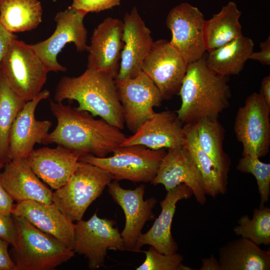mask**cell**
I'll return each mask as SVG.
<instances>
[{
	"label": "cell",
	"mask_w": 270,
	"mask_h": 270,
	"mask_svg": "<svg viewBox=\"0 0 270 270\" xmlns=\"http://www.w3.org/2000/svg\"><path fill=\"white\" fill-rule=\"evenodd\" d=\"M194 124L198 143L218 168L228 176L230 162L224 152V130L217 119L202 118Z\"/></svg>",
	"instance_id": "29"
},
{
	"label": "cell",
	"mask_w": 270,
	"mask_h": 270,
	"mask_svg": "<svg viewBox=\"0 0 270 270\" xmlns=\"http://www.w3.org/2000/svg\"><path fill=\"white\" fill-rule=\"evenodd\" d=\"M184 144L183 124L176 112L164 111L146 120L120 146L142 145L152 150L174 148Z\"/></svg>",
	"instance_id": "19"
},
{
	"label": "cell",
	"mask_w": 270,
	"mask_h": 270,
	"mask_svg": "<svg viewBox=\"0 0 270 270\" xmlns=\"http://www.w3.org/2000/svg\"><path fill=\"white\" fill-rule=\"evenodd\" d=\"M150 184H162L167 192L185 184L191 189L198 203L204 205L206 201L202 176L184 146L168 149Z\"/></svg>",
	"instance_id": "17"
},
{
	"label": "cell",
	"mask_w": 270,
	"mask_h": 270,
	"mask_svg": "<svg viewBox=\"0 0 270 270\" xmlns=\"http://www.w3.org/2000/svg\"><path fill=\"white\" fill-rule=\"evenodd\" d=\"M4 164L0 162V169L4 167Z\"/></svg>",
	"instance_id": "42"
},
{
	"label": "cell",
	"mask_w": 270,
	"mask_h": 270,
	"mask_svg": "<svg viewBox=\"0 0 270 270\" xmlns=\"http://www.w3.org/2000/svg\"><path fill=\"white\" fill-rule=\"evenodd\" d=\"M144 253L146 258L136 270H193L182 263L184 257L177 252L172 254L161 253L150 246Z\"/></svg>",
	"instance_id": "33"
},
{
	"label": "cell",
	"mask_w": 270,
	"mask_h": 270,
	"mask_svg": "<svg viewBox=\"0 0 270 270\" xmlns=\"http://www.w3.org/2000/svg\"><path fill=\"white\" fill-rule=\"evenodd\" d=\"M0 178L6 191L17 202L30 200L53 203V192L34 173L26 158L6 163Z\"/></svg>",
	"instance_id": "22"
},
{
	"label": "cell",
	"mask_w": 270,
	"mask_h": 270,
	"mask_svg": "<svg viewBox=\"0 0 270 270\" xmlns=\"http://www.w3.org/2000/svg\"><path fill=\"white\" fill-rule=\"evenodd\" d=\"M75 100L79 110L98 116L121 130L124 122L116 80L104 72L87 69L77 77L64 76L59 81L54 100Z\"/></svg>",
	"instance_id": "3"
},
{
	"label": "cell",
	"mask_w": 270,
	"mask_h": 270,
	"mask_svg": "<svg viewBox=\"0 0 270 270\" xmlns=\"http://www.w3.org/2000/svg\"><path fill=\"white\" fill-rule=\"evenodd\" d=\"M188 64L169 41L160 39L154 42L142 70L154 82L164 100H168L178 94Z\"/></svg>",
	"instance_id": "13"
},
{
	"label": "cell",
	"mask_w": 270,
	"mask_h": 270,
	"mask_svg": "<svg viewBox=\"0 0 270 270\" xmlns=\"http://www.w3.org/2000/svg\"><path fill=\"white\" fill-rule=\"evenodd\" d=\"M202 264L200 270H221L218 260L213 254L208 258L202 259Z\"/></svg>",
	"instance_id": "40"
},
{
	"label": "cell",
	"mask_w": 270,
	"mask_h": 270,
	"mask_svg": "<svg viewBox=\"0 0 270 270\" xmlns=\"http://www.w3.org/2000/svg\"><path fill=\"white\" fill-rule=\"evenodd\" d=\"M120 0H73L72 7L86 14L100 12L120 4Z\"/></svg>",
	"instance_id": "34"
},
{
	"label": "cell",
	"mask_w": 270,
	"mask_h": 270,
	"mask_svg": "<svg viewBox=\"0 0 270 270\" xmlns=\"http://www.w3.org/2000/svg\"><path fill=\"white\" fill-rule=\"evenodd\" d=\"M108 250H126L114 220L100 218L95 212L87 220L76 222L72 250L88 259L90 269L104 265Z\"/></svg>",
	"instance_id": "8"
},
{
	"label": "cell",
	"mask_w": 270,
	"mask_h": 270,
	"mask_svg": "<svg viewBox=\"0 0 270 270\" xmlns=\"http://www.w3.org/2000/svg\"><path fill=\"white\" fill-rule=\"evenodd\" d=\"M192 195L191 189L183 184L168 191L165 198L160 202L162 210L160 215L150 229L139 236L135 252H140L141 248L144 245H150L164 254L176 253L178 246L172 236L171 229L176 204Z\"/></svg>",
	"instance_id": "20"
},
{
	"label": "cell",
	"mask_w": 270,
	"mask_h": 270,
	"mask_svg": "<svg viewBox=\"0 0 270 270\" xmlns=\"http://www.w3.org/2000/svg\"><path fill=\"white\" fill-rule=\"evenodd\" d=\"M50 106L57 124L44 144H55L78 158L88 154L103 158L126 138L122 130L102 118L96 119L87 111L52 100Z\"/></svg>",
	"instance_id": "1"
},
{
	"label": "cell",
	"mask_w": 270,
	"mask_h": 270,
	"mask_svg": "<svg viewBox=\"0 0 270 270\" xmlns=\"http://www.w3.org/2000/svg\"><path fill=\"white\" fill-rule=\"evenodd\" d=\"M42 16L38 0H0V22L12 33L36 28L42 22Z\"/></svg>",
	"instance_id": "28"
},
{
	"label": "cell",
	"mask_w": 270,
	"mask_h": 270,
	"mask_svg": "<svg viewBox=\"0 0 270 270\" xmlns=\"http://www.w3.org/2000/svg\"><path fill=\"white\" fill-rule=\"evenodd\" d=\"M26 102L9 87L0 70V162L5 164L8 158V138L11 127Z\"/></svg>",
	"instance_id": "30"
},
{
	"label": "cell",
	"mask_w": 270,
	"mask_h": 270,
	"mask_svg": "<svg viewBox=\"0 0 270 270\" xmlns=\"http://www.w3.org/2000/svg\"><path fill=\"white\" fill-rule=\"evenodd\" d=\"M14 205L13 199L4 188L0 178V213L12 214Z\"/></svg>",
	"instance_id": "39"
},
{
	"label": "cell",
	"mask_w": 270,
	"mask_h": 270,
	"mask_svg": "<svg viewBox=\"0 0 270 270\" xmlns=\"http://www.w3.org/2000/svg\"><path fill=\"white\" fill-rule=\"evenodd\" d=\"M184 146L192 156L203 181L206 195L215 198L227 192L228 176L222 172L202 150L198 141L194 124L183 126Z\"/></svg>",
	"instance_id": "25"
},
{
	"label": "cell",
	"mask_w": 270,
	"mask_h": 270,
	"mask_svg": "<svg viewBox=\"0 0 270 270\" xmlns=\"http://www.w3.org/2000/svg\"><path fill=\"white\" fill-rule=\"evenodd\" d=\"M238 225L233 229L236 234L248 238L258 245L270 244V208L268 206L255 208L251 219L242 216Z\"/></svg>",
	"instance_id": "31"
},
{
	"label": "cell",
	"mask_w": 270,
	"mask_h": 270,
	"mask_svg": "<svg viewBox=\"0 0 270 270\" xmlns=\"http://www.w3.org/2000/svg\"><path fill=\"white\" fill-rule=\"evenodd\" d=\"M165 148L152 150L142 145L119 146L110 156L100 158L88 154L78 160L98 166L108 172L113 180L134 182H150L155 178Z\"/></svg>",
	"instance_id": "7"
},
{
	"label": "cell",
	"mask_w": 270,
	"mask_h": 270,
	"mask_svg": "<svg viewBox=\"0 0 270 270\" xmlns=\"http://www.w3.org/2000/svg\"><path fill=\"white\" fill-rule=\"evenodd\" d=\"M108 187L110 194L122 209L125 215L124 228L120 232L125 250L135 252L137 241L144 226L154 218L152 210L158 200L154 197L144 200V184H140L134 190H126L114 180Z\"/></svg>",
	"instance_id": "14"
},
{
	"label": "cell",
	"mask_w": 270,
	"mask_h": 270,
	"mask_svg": "<svg viewBox=\"0 0 270 270\" xmlns=\"http://www.w3.org/2000/svg\"><path fill=\"white\" fill-rule=\"evenodd\" d=\"M236 169L244 173L251 174L255 177L260 195L259 208L264 207L270 196V164L263 162L259 158L246 155L239 160Z\"/></svg>",
	"instance_id": "32"
},
{
	"label": "cell",
	"mask_w": 270,
	"mask_h": 270,
	"mask_svg": "<svg viewBox=\"0 0 270 270\" xmlns=\"http://www.w3.org/2000/svg\"><path fill=\"white\" fill-rule=\"evenodd\" d=\"M112 180L107 171L78 160L68 182L53 192V203L72 222L79 221Z\"/></svg>",
	"instance_id": "5"
},
{
	"label": "cell",
	"mask_w": 270,
	"mask_h": 270,
	"mask_svg": "<svg viewBox=\"0 0 270 270\" xmlns=\"http://www.w3.org/2000/svg\"><path fill=\"white\" fill-rule=\"evenodd\" d=\"M124 124L133 134L156 112L154 107L160 106L164 100L154 82L142 70L132 78L116 80Z\"/></svg>",
	"instance_id": "12"
},
{
	"label": "cell",
	"mask_w": 270,
	"mask_h": 270,
	"mask_svg": "<svg viewBox=\"0 0 270 270\" xmlns=\"http://www.w3.org/2000/svg\"><path fill=\"white\" fill-rule=\"evenodd\" d=\"M50 96L49 90H42L32 100L26 102L17 115L9 134L10 162L26 158L34 150L36 144H44L52 122L48 120H36L35 110L40 102Z\"/></svg>",
	"instance_id": "15"
},
{
	"label": "cell",
	"mask_w": 270,
	"mask_h": 270,
	"mask_svg": "<svg viewBox=\"0 0 270 270\" xmlns=\"http://www.w3.org/2000/svg\"><path fill=\"white\" fill-rule=\"evenodd\" d=\"M260 50L252 52L250 56L249 59L258 61L263 65H270V37L264 42L260 43Z\"/></svg>",
	"instance_id": "36"
},
{
	"label": "cell",
	"mask_w": 270,
	"mask_h": 270,
	"mask_svg": "<svg viewBox=\"0 0 270 270\" xmlns=\"http://www.w3.org/2000/svg\"><path fill=\"white\" fill-rule=\"evenodd\" d=\"M242 12L234 2H229L220 11L204 24L206 48L210 52L242 35L240 18Z\"/></svg>",
	"instance_id": "27"
},
{
	"label": "cell",
	"mask_w": 270,
	"mask_h": 270,
	"mask_svg": "<svg viewBox=\"0 0 270 270\" xmlns=\"http://www.w3.org/2000/svg\"><path fill=\"white\" fill-rule=\"evenodd\" d=\"M87 14L71 6L58 13L54 18L56 28L48 39L32 44L46 69L50 72H66L57 56L68 43L73 42L78 52L86 50L87 30L84 19Z\"/></svg>",
	"instance_id": "10"
},
{
	"label": "cell",
	"mask_w": 270,
	"mask_h": 270,
	"mask_svg": "<svg viewBox=\"0 0 270 270\" xmlns=\"http://www.w3.org/2000/svg\"><path fill=\"white\" fill-rule=\"evenodd\" d=\"M206 57L188 64L182 83L178 92L182 104L175 112L184 124L203 118L217 119L228 106L230 92L227 76L210 70Z\"/></svg>",
	"instance_id": "2"
},
{
	"label": "cell",
	"mask_w": 270,
	"mask_h": 270,
	"mask_svg": "<svg viewBox=\"0 0 270 270\" xmlns=\"http://www.w3.org/2000/svg\"><path fill=\"white\" fill-rule=\"evenodd\" d=\"M18 232L12 214L0 213V238L15 248L18 242Z\"/></svg>",
	"instance_id": "35"
},
{
	"label": "cell",
	"mask_w": 270,
	"mask_h": 270,
	"mask_svg": "<svg viewBox=\"0 0 270 270\" xmlns=\"http://www.w3.org/2000/svg\"><path fill=\"white\" fill-rule=\"evenodd\" d=\"M12 214L25 218L34 226L63 242L72 250L76 224L54 203L34 200L18 202Z\"/></svg>",
	"instance_id": "21"
},
{
	"label": "cell",
	"mask_w": 270,
	"mask_h": 270,
	"mask_svg": "<svg viewBox=\"0 0 270 270\" xmlns=\"http://www.w3.org/2000/svg\"><path fill=\"white\" fill-rule=\"evenodd\" d=\"M221 270H270V250L262 249L250 240L240 238L219 249Z\"/></svg>",
	"instance_id": "24"
},
{
	"label": "cell",
	"mask_w": 270,
	"mask_h": 270,
	"mask_svg": "<svg viewBox=\"0 0 270 270\" xmlns=\"http://www.w3.org/2000/svg\"><path fill=\"white\" fill-rule=\"evenodd\" d=\"M254 43L243 34L212 50L206 56L208 68L214 72L228 76L238 74L253 52Z\"/></svg>",
	"instance_id": "26"
},
{
	"label": "cell",
	"mask_w": 270,
	"mask_h": 270,
	"mask_svg": "<svg viewBox=\"0 0 270 270\" xmlns=\"http://www.w3.org/2000/svg\"><path fill=\"white\" fill-rule=\"evenodd\" d=\"M263 99L270 107V75L265 76L262 80L260 93Z\"/></svg>",
	"instance_id": "41"
},
{
	"label": "cell",
	"mask_w": 270,
	"mask_h": 270,
	"mask_svg": "<svg viewBox=\"0 0 270 270\" xmlns=\"http://www.w3.org/2000/svg\"><path fill=\"white\" fill-rule=\"evenodd\" d=\"M9 243L0 238V270H14L15 262L8 252Z\"/></svg>",
	"instance_id": "37"
},
{
	"label": "cell",
	"mask_w": 270,
	"mask_h": 270,
	"mask_svg": "<svg viewBox=\"0 0 270 270\" xmlns=\"http://www.w3.org/2000/svg\"><path fill=\"white\" fill-rule=\"evenodd\" d=\"M123 22L124 46L116 79L118 80L134 78L138 74L154 43L151 32L142 19L136 6L130 13L125 14Z\"/></svg>",
	"instance_id": "18"
},
{
	"label": "cell",
	"mask_w": 270,
	"mask_h": 270,
	"mask_svg": "<svg viewBox=\"0 0 270 270\" xmlns=\"http://www.w3.org/2000/svg\"><path fill=\"white\" fill-rule=\"evenodd\" d=\"M17 36L6 30L0 22V65L12 41Z\"/></svg>",
	"instance_id": "38"
},
{
	"label": "cell",
	"mask_w": 270,
	"mask_h": 270,
	"mask_svg": "<svg viewBox=\"0 0 270 270\" xmlns=\"http://www.w3.org/2000/svg\"><path fill=\"white\" fill-rule=\"evenodd\" d=\"M78 157L68 149L58 146L34 150L26 158L34 173L52 188L63 186L74 172Z\"/></svg>",
	"instance_id": "23"
},
{
	"label": "cell",
	"mask_w": 270,
	"mask_h": 270,
	"mask_svg": "<svg viewBox=\"0 0 270 270\" xmlns=\"http://www.w3.org/2000/svg\"><path fill=\"white\" fill-rule=\"evenodd\" d=\"M123 30V21L111 17L98 26L86 49L88 52L87 68L104 72L116 79L124 46Z\"/></svg>",
	"instance_id": "16"
},
{
	"label": "cell",
	"mask_w": 270,
	"mask_h": 270,
	"mask_svg": "<svg viewBox=\"0 0 270 270\" xmlns=\"http://www.w3.org/2000/svg\"><path fill=\"white\" fill-rule=\"evenodd\" d=\"M205 20L200 10L188 2L174 7L168 14L166 24L172 33L169 42L188 64L201 58L206 51Z\"/></svg>",
	"instance_id": "11"
},
{
	"label": "cell",
	"mask_w": 270,
	"mask_h": 270,
	"mask_svg": "<svg viewBox=\"0 0 270 270\" xmlns=\"http://www.w3.org/2000/svg\"><path fill=\"white\" fill-rule=\"evenodd\" d=\"M0 70L9 87L22 100H32L42 90L48 72L32 45L13 40Z\"/></svg>",
	"instance_id": "6"
},
{
	"label": "cell",
	"mask_w": 270,
	"mask_h": 270,
	"mask_svg": "<svg viewBox=\"0 0 270 270\" xmlns=\"http://www.w3.org/2000/svg\"><path fill=\"white\" fill-rule=\"evenodd\" d=\"M270 107L260 94L254 92L238 110L234 130L242 145V156H264L270 146Z\"/></svg>",
	"instance_id": "9"
},
{
	"label": "cell",
	"mask_w": 270,
	"mask_h": 270,
	"mask_svg": "<svg viewBox=\"0 0 270 270\" xmlns=\"http://www.w3.org/2000/svg\"><path fill=\"white\" fill-rule=\"evenodd\" d=\"M12 216L18 236L17 244L12 248L14 270H52L74 256V251L55 237L25 218Z\"/></svg>",
	"instance_id": "4"
}]
</instances>
